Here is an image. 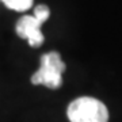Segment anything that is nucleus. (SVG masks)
<instances>
[{
    "mask_svg": "<svg viewBox=\"0 0 122 122\" xmlns=\"http://www.w3.org/2000/svg\"><path fill=\"white\" fill-rule=\"evenodd\" d=\"M65 62L61 60L58 52L45 53L41 57L39 69L31 76L33 84H42L50 90H57L62 84V73L65 72Z\"/></svg>",
    "mask_w": 122,
    "mask_h": 122,
    "instance_id": "obj_1",
    "label": "nucleus"
},
{
    "mask_svg": "<svg viewBox=\"0 0 122 122\" xmlns=\"http://www.w3.org/2000/svg\"><path fill=\"white\" fill-rule=\"evenodd\" d=\"M71 122H109V110L100 100L90 96L75 99L66 110Z\"/></svg>",
    "mask_w": 122,
    "mask_h": 122,
    "instance_id": "obj_2",
    "label": "nucleus"
},
{
    "mask_svg": "<svg viewBox=\"0 0 122 122\" xmlns=\"http://www.w3.org/2000/svg\"><path fill=\"white\" fill-rule=\"evenodd\" d=\"M42 22H39L34 15H25L16 23V34L23 39H27V42L33 48H38L44 44L45 37L41 31Z\"/></svg>",
    "mask_w": 122,
    "mask_h": 122,
    "instance_id": "obj_3",
    "label": "nucleus"
},
{
    "mask_svg": "<svg viewBox=\"0 0 122 122\" xmlns=\"http://www.w3.org/2000/svg\"><path fill=\"white\" fill-rule=\"evenodd\" d=\"M7 8H11L14 11H27L33 5V0H1Z\"/></svg>",
    "mask_w": 122,
    "mask_h": 122,
    "instance_id": "obj_4",
    "label": "nucleus"
},
{
    "mask_svg": "<svg viewBox=\"0 0 122 122\" xmlns=\"http://www.w3.org/2000/svg\"><path fill=\"white\" fill-rule=\"evenodd\" d=\"M49 15H50V11H49V7L48 5H44V4H41V5H37L34 8V16L38 19L39 22H46L48 20V18Z\"/></svg>",
    "mask_w": 122,
    "mask_h": 122,
    "instance_id": "obj_5",
    "label": "nucleus"
}]
</instances>
